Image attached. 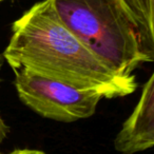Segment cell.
<instances>
[{
	"instance_id": "6da1fadb",
	"label": "cell",
	"mask_w": 154,
	"mask_h": 154,
	"mask_svg": "<svg viewBox=\"0 0 154 154\" xmlns=\"http://www.w3.org/2000/svg\"><path fill=\"white\" fill-rule=\"evenodd\" d=\"M2 56L13 70L26 69L103 98L132 94L134 75L122 76L107 66L69 30L52 0L37 2L12 26Z\"/></svg>"
},
{
	"instance_id": "7a4b0ae2",
	"label": "cell",
	"mask_w": 154,
	"mask_h": 154,
	"mask_svg": "<svg viewBox=\"0 0 154 154\" xmlns=\"http://www.w3.org/2000/svg\"><path fill=\"white\" fill-rule=\"evenodd\" d=\"M66 26L107 66L131 76L147 62L124 0H52Z\"/></svg>"
},
{
	"instance_id": "3957f363",
	"label": "cell",
	"mask_w": 154,
	"mask_h": 154,
	"mask_svg": "<svg viewBox=\"0 0 154 154\" xmlns=\"http://www.w3.org/2000/svg\"><path fill=\"white\" fill-rule=\"evenodd\" d=\"M14 85L20 100L42 117L62 122L89 118L103 98L26 69L15 70Z\"/></svg>"
},
{
	"instance_id": "277c9868",
	"label": "cell",
	"mask_w": 154,
	"mask_h": 154,
	"mask_svg": "<svg viewBox=\"0 0 154 154\" xmlns=\"http://www.w3.org/2000/svg\"><path fill=\"white\" fill-rule=\"evenodd\" d=\"M154 145V75L141 91L134 111L116 135L114 147L122 154H134Z\"/></svg>"
},
{
	"instance_id": "5b68a950",
	"label": "cell",
	"mask_w": 154,
	"mask_h": 154,
	"mask_svg": "<svg viewBox=\"0 0 154 154\" xmlns=\"http://www.w3.org/2000/svg\"><path fill=\"white\" fill-rule=\"evenodd\" d=\"M136 26L139 49L147 59H154L153 0H124Z\"/></svg>"
},
{
	"instance_id": "8992f818",
	"label": "cell",
	"mask_w": 154,
	"mask_h": 154,
	"mask_svg": "<svg viewBox=\"0 0 154 154\" xmlns=\"http://www.w3.org/2000/svg\"><path fill=\"white\" fill-rule=\"evenodd\" d=\"M10 132V128L7 124L5 122V120L2 119V117L0 116V146L2 145L3 140L7 137L8 133Z\"/></svg>"
},
{
	"instance_id": "52a82bcc",
	"label": "cell",
	"mask_w": 154,
	"mask_h": 154,
	"mask_svg": "<svg viewBox=\"0 0 154 154\" xmlns=\"http://www.w3.org/2000/svg\"><path fill=\"white\" fill-rule=\"evenodd\" d=\"M9 154H47L40 150H30V149H22V150H15Z\"/></svg>"
},
{
	"instance_id": "ba28073f",
	"label": "cell",
	"mask_w": 154,
	"mask_h": 154,
	"mask_svg": "<svg viewBox=\"0 0 154 154\" xmlns=\"http://www.w3.org/2000/svg\"><path fill=\"white\" fill-rule=\"evenodd\" d=\"M3 62H5V58H3V56L0 54V70L2 69V66H3ZM1 82V80H0Z\"/></svg>"
},
{
	"instance_id": "9c48e42d",
	"label": "cell",
	"mask_w": 154,
	"mask_h": 154,
	"mask_svg": "<svg viewBox=\"0 0 154 154\" xmlns=\"http://www.w3.org/2000/svg\"><path fill=\"white\" fill-rule=\"evenodd\" d=\"M0 1H3V0H0Z\"/></svg>"
}]
</instances>
